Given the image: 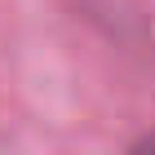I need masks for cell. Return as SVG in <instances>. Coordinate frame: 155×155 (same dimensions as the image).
Returning <instances> with one entry per match:
<instances>
[{
  "instance_id": "cell-1",
  "label": "cell",
  "mask_w": 155,
  "mask_h": 155,
  "mask_svg": "<svg viewBox=\"0 0 155 155\" xmlns=\"http://www.w3.org/2000/svg\"><path fill=\"white\" fill-rule=\"evenodd\" d=\"M133 155H155V133L146 137V142H137V146H133Z\"/></svg>"
}]
</instances>
